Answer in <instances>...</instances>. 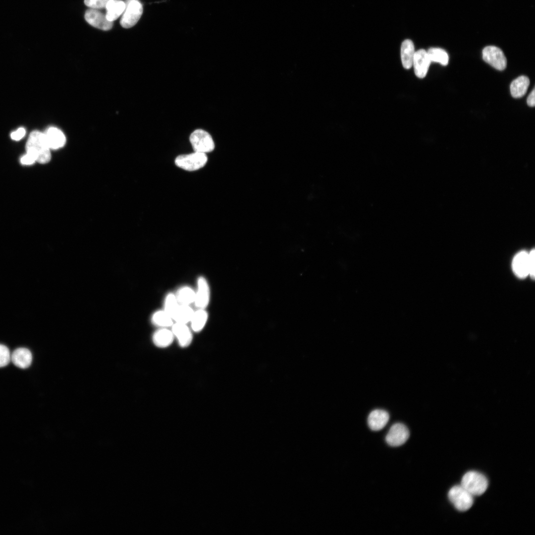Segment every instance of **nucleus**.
I'll return each mask as SVG.
<instances>
[{
  "label": "nucleus",
  "mask_w": 535,
  "mask_h": 535,
  "mask_svg": "<svg viewBox=\"0 0 535 535\" xmlns=\"http://www.w3.org/2000/svg\"><path fill=\"white\" fill-rule=\"evenodd\" d=\"M50 150L44 133L34 131L30 134L26 144V150L36 161L42 163L49 162L51 157Z\"/></svg>",
  "instance_id": "1"
},
{
  "label": "nucleus",
  "mask_w": 535,
  "mask_h": 535,
  "mask_svg": "<svg viewBox=\"0 0 535 535\" xmlns=\"http://www.w3.org/2000/svg\"><path fill=\"white\" fill-rule=\"evenodd\" d=\"M461 485L473 496L482 494L487 489L488 481L482 473L477 471L467 472L462 477Z\"/></svg>",
  "instance_id": "2"
},
{
  "label": "nucleus",
  "mask_w": 535,
  "mask_h": 535,
  "mask_svg": "<svg viewBox=\"0 0 535 535\" xmlns=\"http://www.w3.org/2000/svg\"><path fill=\"white\" fill-rule=\"evenodd\" d=\"M448 496L454 506L460 511L469 510L474 503L473 495L461 485L451 487L449 490Z\"/></svg>",
  "instance_id": "3"
},
{
  "label": "nucleus",
  "mask_w": 535,
  "mask_h": 535,
  "mask_svg": "<svg viewBox=\"0 0 535 535\" xmlns=\"http://www.w3.org/2000/svg\"><path fill=\"white\" fill-rule=\"evenodd\" d=\"M208 158L205 153L195 152L178 156L175 160V164L188 171H194L203 167L207 163Z\"/></svg>",
  "instance_id": "4"
},
{
  "label": "nucleus",
  "mask_w": 535,
  "mask_h": 535,
  "mask_svg": "<svg viewBox=\"0 0 535 535\" xmlns=\"http://www.w3.org/2000/svg\"><path fill=\"white\" fill-rule=\"evenodd\" d=\"M125 9L120 19V24L125 28L134 26L143 13V6L139 0H126Z\"/></svg>",
  "instance_id": "5"
},
{
  "label": "nucleus",
  "mask_w": 535,
  "mask_h": 535,
  "mask_svg": "<svg viewBox=\"0 0 535 535\" xmlns=\"http://www.w3.org/2000/svg\"><path fill=\"white\" fill-rule=\"evenodd\" d=\"M190 142L195 152L207 153L214 150V143L211 135L207 131L198 129L190 136Z\"/></svg>",
  "instance_id": "6"
},
{
  "label": "nucleus",
  "mask_w": 535,
  "mask_h": 535,
  "mask_svg": "<svg viewBox=\"0 0 535 535\" xmlns=\"http://www.w3.org/2000/svg\"><path fill=\"white\" fill-rule=\"evenodd\" d=\"M482 58L486 63L498 70H504L507 65L506 58L501 49L493 46L485 47Z\"/></svg>",
  "instance_id": "7"
},
{
  "label": "nucleus",
  "mask_w": 535,
  "mask_h": 535,
  "mask_svg": "<svg viewBox=\"0 0 535 535\" xmlns=\"http://www.w3.org/2000/svg\"><path fill=\"white\" fill-rule=\"evenodd\" d=\"M409 436V430L405 425L396 423L390 428L386 435L385 440L389 445L397 447L404 444Z\"/></svg>",
  "instance_id": "8"
},
{
  "label": "nucleus",
  "mask_w": 535,
  "mask_h": 535,
  "mask_svg": "<svg viewBox=\"0 0 535 535\" xmlns=\"http://www.w3.org/2000/svg\"><path fill=\"white\" fill-rule=\"evenodd\" d=\"M210 298L209 285L207 279L203 276L197 279V288L195 292L194 303L198 309H205L208 306Z\"/></svg>",
  "instance_id": "9"
},
{
  "label": "nucleus",
  "mask_w": 535,
  "mask_h": 535,
  "mask_svg": "<svg viewBox=\"0 0 535 535\" xmlns=\"http://www.w3.org/2000/svg\"><path fill=\"white\" fill-rule=\"evenodd\" d=\"M84 17L88 23L102 30H109L113 26V22L109 21L106 15L94 8L87 10Z\"/></svg>",
  "instance_id": "10"
},
{
  "label": "nucleus",
  "mask_w": 535,
  "mask_h": 535,
  "mask_svg": "<svg viewBox=\"0 0 535 535\" xmlns=\"http://www.w3.org/2000/svg\"><path fill=\"white\" fill-rule=\"evenodd\" d=\"M431 61L427 53L424 49L415 52L413 65L414 72L419 78H424L428 72Z\"/></svg>",
  "instance_id": "11"
},
{
  "label": "nucleus",
  "mask_w": 535,
  "mask_h": 535,
  "mask_svg": "<svg viewBox=\"0 0 535 535\" xmlns=\"http://www.w3.org/2000/svg\"><path fill=\"white\" fill-rule=\"evenodd\" d=\"M512 268L515 274L519 277L524 278L529 275V254L525 251H521L514 258Z\"/></svg>",
  "instance_id": "12"
},
{
  "label": "nucleus",
  "mask_w": 535,
  "mask_h": 535,
  "mask_svg": "<svg viewBox=\"0 0 535 535\" xmlns=\"http://www.w3.org/2000/svg\"><path fill=\"white\" fill-rule=\"evenodd\" d=\"M389 415L387 412L381 409L372 411L368 418V424L371 429L378 431L382 429L387 424Z\"/></svg>",
  "instance_id": "13"
},
{
  "label": "nucleus",
  "mask_w": 535,
  "mask_h": 535,
  "mask_svg": "<svg viewBox=\"0 0 535 535\" xmlns=\"http://www.w3.org/2000/svg\"><path fill=\"white\" fill-rule=\"evenodd\" d=\"M171 330L180 346L185 348L191 344L193 336L186 324L175 322L172 324Z\"/></svg>",
  "instance_id": "14"
},
{
  "label": "nucleus",
  "mask_w": 535,
  "mask_h": 535,
  "mask_svg": "<svg viewBox=\"0 0 535 535\" xmlns=\"http://www.w3.org/2000/svg\"><path fill=\"white\" fill-rule=\"evenodd\" d=\"M48 146L51 149H58L64 146L66 138L63 133L58 128L51 127L44 133Z\"/></svg>",
  "instance_id": "15"
},
{
  "label": "nucleus",
  "mask_w": 535,
  "mask_h": 535,
  "mask_svg": "<svg viewBox=\"0 0 535 535\" xmlns=\"http://www.w3.org/2000/svg\"><path fill=\"white\" fill-rule=\"evenodd\" d=\"M32 355L31 351L26 348L16 349L11 354V361L16 367L26 369L31 364Z\"/></svg>",
  "instance_id": "16"
},
{
  "label": "nucleus",
  "mask_w": 535,
  "mask_h": 535,
  "mask_svg": "<svg viewBox=\"0 0 535 535\" xmlns=\"http://www.w3.org/2000/svg\"><path fill=\"white\" fill-rule=\"evenodd\" d=\"M415 53L413 42L409 39L404 40L401 46V59L404 68L408 69L411 68Z\"/></svg>",
  "instance_id": "17"
},
{
  "label": "nucleus",
  "mask_w": 535,
  "mask_h": 535,
  "mask_svg": "<svg viewBox=\"0 0 535 535\" xmlns=\"http://www.w3.org/2000/svg\"><path fill=\"white\" fill-rule=\"evenodd\" d=\"M174 337L172 330L166 328H160L153 333L152 340L158 347L165 348L172 343Z\"/></svg>",
  "instance_id": "18"
},
{
  "label": "nucleus",
  "mask_w": 535,
  "mask_h": 535,
  "mask_svg": "<svg viewBox=\"0 0 535 535\" xmlns=\"http://www.w3.org/2000/svg\"><path fill=\"white\" fill-rule=\"evenodd\" d=\"M530 80L526 76L522 75L514 80L510 84V92L515 98H519L525 95L529 86Z\"/></svg>",
  "instance_id": "19"
},
{
  "label": "nucleus",
  "mask_w": 535,
  "mask_h": 535,
  "mask_svg": "<svg viewBox=\"0 0 535 535\" xmlns=\"http://www.w3.org/2000/svg\"><path fill=\"white\" fill-rule=\"evenodd\" d=\"M125 3L121 0H109L106 8V17L110 21L117 19L124 12Z\"/></svg>",
  "instance_id": "20"
},
{
  "label": "nucleus",
  "mask_w": 535,
  "mask_h": 535,
  "mask_svg": "<svg viewBox=\"0 0 535 535\" xmlns=\"http://www.w3.org/2000/svg\"><path fill=\"white\" fill-rule=\"evenodd\" d=\"M194 313L189 305H179L172 319L175 322L186 324L190 322Z\"/></svg>",
  "instance_id": "21"
},
{
  "label": "nucleus",
  "mask_w": 535,
  "mask_h": 535,
  "mask_svg": "<svg viewBox=\"0 0 535 535\" xmlns=\"http://www.w3.org/2000/svg\"><path fill=\"white\" fill-rule=\"evenodd\" d=\"M208 319V314L205 309H198L194 311L191 320L192 330L196 332L201 331L205 326Z\"/></svg>",
  "instance_id": "22"
},
{
  "label": "nucleus",
  "mask_w": 535,
  "mask_h": 535,
  "mask_svg": "<svg viewBox=\"0 0 535 535\" xmlns=\"http://www.w3.org/2000/svg\"><path fill=\"white\" fill-rule=\"evenodd\" d=\"M175 296L179 304L189 305L194 302L195 291L190 287L185 286L178 289Z\"/></svg>",
  "instance_id": "23"
},
{
  "label": "nucleus",
  "mask_w": 535,
  "mask_h": 535,
  "mask_svg": "<svg viewBox=\"0 0 535 535\" xmlns=\"http://www.w3.org/2000/svg\"><path fill=\"white\" fill-rule=\"evenodd\" d=\"M151 322L155 326L166 328L172 325L173 320L164 310L155 312L151 317Z\"/></svg>",
  "instance_id": "24"
},
{
  "label": "nucleus",
  "mask_w": 535,
  "mask_h": 535,
  "mask_svg": "<svg viewBox=\"0 0 535 535\" xmlns=\"http://www.w3.org/2000/svg\"><path fill=\"white\" fill-rule=\"evenodd\" d=\"M427 53L431 62H438L444 66L448 64L449 56L447 52L443 49L431 48L428 49Z\"/></svg>",
  "instance_id": "25"
},
{
  "label": "nucleus",
  "mask_w": 535,
  "mask_h": 535,
  "mask_svg": "<svg viewBox=\"0 0 535 535\" xmlns=\"http://www.w3.org/2000/svg\"><path fill=\"white\" fill-rule=\"evenodd\" d=\"M179 305L175 294L169 293L164 299L163 310L172 318Z\"/></svg>",
  "instance_id": "26"
},
{
  "label": "nucleus",
  "mask_w": 535,
  "mask_h": 535,
  "mask_svg": "<svg viewBox=\"0 0 535 535\" xmlns=\"http://www.w3.org/2000/svg\"><path fill=\"white\" fill-rule=\"evenodd\" d=\"M11 361L9 349L4 345L0 344V368L7 366Z\"/></svg>",
  "instance_id": "27"
},
{
  "label": "nucleus",
  "mask_w": 535,
  "mask_h": 535,
  "mask_svg": "<svg viewBox=\"0 0 535 535\" xmlns=\"http://www.w3.org/2000/svg\"><path fill=\"white\" fill-rule=\"evenodd\" d=\"M109 0H84V3L88 7L94 9L106 8Z\"/></svg>",
  "instance_id": "28"
},
{
  "label": "nucleus",
  "mask_w": 535,
  "mask_h": 535,
  "mask_svg": "<svg viewBox=\"0 0 535 535\" xmlns=\"http://www.w3.org/2000/svg\"><path fill=\"white\" fill-rule=\"evenodd\" d=\"M529 266H530V272L529 275L532 278L535 277V250L533 249L529 253Z\"/></svg>",
  "instance_id": "29"
},
{
  "label": "nucleus",
  "mask_w": 535,
  "mask_h": 535,
  "mask_svg": "<svg viewBox=\"0 0 535 535\" xmlns=\"http://www.w3.org/2000/svg\"><path fill=\"white\" fill-rule=\"evenodd\" d=\"M25 134V130L23 128H19L11 134V137L13 140L18 141L21 139Z\"/></svg>",
  "instance_id": "30"
},
{
  "label": "nucleus",
  "mask_w": 535,
  "mask_h": 535,
  "mask_svg": "<svg viewBox=\"0 0 535 535\" xmlns=\"http://www.w3.org/2000/svg\"><path fill=\"white\" fill-rule=\"evenodd\" d=\"M36 161L35 159L28 154L23 156L20 160V162L24 165H30Z\"/></svg>",
  "instance_id": "31"
},
{
  "label": "nucleus",
  "mask_w": 535,
  "mask_h": 535,
  "mask_svg": "<svg viewBox=\"0 0 535 535\" xmlns=\"http://www.w3.org/2000/svg\"><path fill=\"white\" fill-rule=\"evenodd\" d=\"M535 88H534L533 91L530 93V94H529V96H528V97L527 98V104H528L529 106L531 107H534L535 106Z\"/></svg>",
  "instance_id": "32"
}]
</instances>
